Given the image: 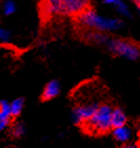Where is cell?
Instances as JSON below:
<instances>
[{"mask_svg":"<svg viewBox=\"0 0 140 148\" xmlns=\"http://www.w3.org/2000/svg\"><path fill=\"white\" fill-rule=\"evenodd\" d=\"M78 19L86 28L93 29V30H96L98 32L112 31V30H116V29L120 28L122 25V22L118 19L101 17L96 12L92 11L91 9L88 10L83 14H81L78 17Z\"/></svg>","mask_w":140,"mask_h":148,"instance_id":"2","label":"cell"},{"mask_svg":"<svg viewBox=\"0 0 140 148\" xmlns=\"http://www.w3.org/2000/svg\"><path fill=\"white\" fill-rule=\"evenodd\" d=\"M59 93H60V84L56 79L51 80L44 87L41 96H40V99L42 102H49L51 99H55L56 96H58Z\"/></svg>","mask_w":140,"mask_h":148,"instance_id":"5","label":"cell"},{"mask_svg":"<svg viewBox=\"0 0 140 148\" xmlns=\"http://www.w3.org/2000/svg\"><path fill=\"white\" fill-rule=\"evenodd\" d=\"M104 3L115 6L116 10H117L119 13H122V14H125V15L128 14V8H126V5L122 2L121 0H104Z\"/></svg>","mask_w":140,"mask_h":148,"instance_id":"11","label":"cell"},{"mask_svg":"<svg viewBox=\"0 0 140 148\" xmlns=\"http://www.w3.org/2000/svg\"><path fill=\"white\" fill-rule=\"evenodd\" d=\"M114 107L107 103H101L90 119L80 124L83 132L93 136H102L112 131V113Z\"/></svg>","mask_w":140,"mask_h":148,"instance_id":"1","label":"cell"},{"mask_svg":"<svg viewBox=\"0 0 140 148\" xmlns=\"http://www.w3.org/2000/svg\"><path fill=\"white\" fill-rule=\"evenodd\" d=\"M13 131H14V133H15L16 136H18L22 133V131H23V128H22L21 125H16V126L14 127Z\"/></svg>","mask_w":140,"mask_h":148,"instance_id":"14","label":"cell"},{"mask_svg":"<svg viewBox=\"0 0 140 148\" xmlns=\"http://www.w3.org/2000/svg\"><path fill=\"white\" fill-rule=\"evenodd\" d=\"M111 122H112V130H113V129H116V128H120V127L125 126L126 123H128V119H126V115H125V113L121 109L118 108V107H114Z\"/></svg>","mask_w":140,"mask_h":148,"instance_id":"8","label":"cell"},{"mask_svg":"<svg viewBox=\"0 0 140 148\" xmlns=\"http://www.w3.org/2000/svg\"><path fill=\"white\" fill-rule=\"evenodd\" d=\"M23 104H24L23 99H17L14 102L11 103V112H12L13 119L17 117L19 114L21 113V110L23 108Z\"/></svg>","mask_w":140,"mask_h":148,"instance_id":"10","label":"cell"},{"mask_svg":"<svg viewBox=\"0 0 140 148\" xmlns=\"http://www.w3.org/2000/svg\"><path fill=\"white\" fill-rule=\"evenodd\" d=\"M110 48L113 52H115L116 54L125 56V57H128V58L131 59L137 58L140 54L137 47H135L133 43L128 42V41L121 39L111 40Z\"/></svg>","mask_w":140,"mask_h":148,"instance_id":"3","label":"cell"},{"mask_svg":"<svg viewBox=\"0 0 140 148\" xmlns=\"http://www.w3.org/2000/svg\"><path fill=\"white\" fill-rule=\"evenodd\" d=\"M2 11H3V14L6 16L14 14L16 11L15 2L13 0H6V1H4V3H3L2 5Z\"/></svg>","mask_w":140,"mask_h":148,"instance_id":"12","label":"cell"},{"mask_svg":"<svg viewBox=\"0 0 140 148\" xmlns=\"http://www.w3.org/2000/svg\"><path fill=\"white\" fill-rule=\"evenodd\" d=\"M10 38L9 31H6L4 29H0V40L1 41H7Z\"/></svg>","mask_w":140,"mask_h":148,"instance_id":"13","label":"cell"},{"mask_svg":"<svg viewBox=\"0 0 140 148\" xmlns=\"http://www.w3.org/2000/svg\"><path fill=\"white\" fill-rule=\"evenodd\" d=\"M41 1H43V0H41Z\"/></svg>","mask_w":140,"mask_h":148,"instance_id":"17","label":"cell"},{"mask_svg":"<svg viewBox=\"0 0 140 148\" xmlns=\"http://www.w3.org/2000/svg\"><path fill=\"white\" fill-rule=\"evenodd\" d=\"M43 13L48 16H55V15H62L63 9H62V3L61 0H43Z\"/></svg>","mask_w":140,"mask_h":148,"instance_id":"6","label":"cell"},{"mask_svg":"<svg viewBox=\"0 0 140 148\" xmlns=\"http://www.w3.org/2000/svg\"><path fill=\"white\" fill-rule=\"evenodd\" d=\"M61 3L64 15L79 17L90 10L91 0H61Z\"/></svg>","mask_w":140,"mask_h":148,"instance_id":"4","label":"cell"},{"mask_svg":"<svg viewBox=\"0 0 140 148\" xmlns=\"http://www.w3.org/2000/svg\"><path fill=\"white\" fill-rule=\"evenodd\" d=\"M133 1H134V2L136 3L137 5H140V0H133Z\"/></svg>","mask_w":140,"mask_h":148,"instance_id":"16","label":"cell"},{"mask_svg":"<svg viewBox=\"0 0 140 148\" xmlns=\"http://www.w3.org/2000/svg\"><path fill=\"white\" fill-rule=\"evenodd\" d=\"M113 136L114 139L117 140V141H121V142H126L128 139H130V136H131V131L128 127H120V128H116V129L112 130Z\"/></svg>","mask_w":140,"mask_h":148,"instance_id":"9","label":"cell"},{"mask_svg":"<svg viewBox=\"0 0 140 148\" xmlns=\"http://www.w3.org/2000/svg\"><path fill=\"white\" fill-rule=\"evenodd\" d=\"M119 148H140V146H138L135 143H124V144H122Z\"/></svg>","mask_w":140,"mask_h":148,"instance_id":"15","label":"cell"},{"mask_svg":"<svg viewBox=\"0 0 140 148\" xmlns=\"http://www.w3.org/2000/svg\"><path fill=\"white\" fill-rule=\"evenodd\" d=\"M13 115L11 112V104L5 101L0 102V129L5 128L12 122Z\"/></svg>","mask_w":140,"mask_h":148,"instance_id":"7","label":"cell"}]
</instances>
